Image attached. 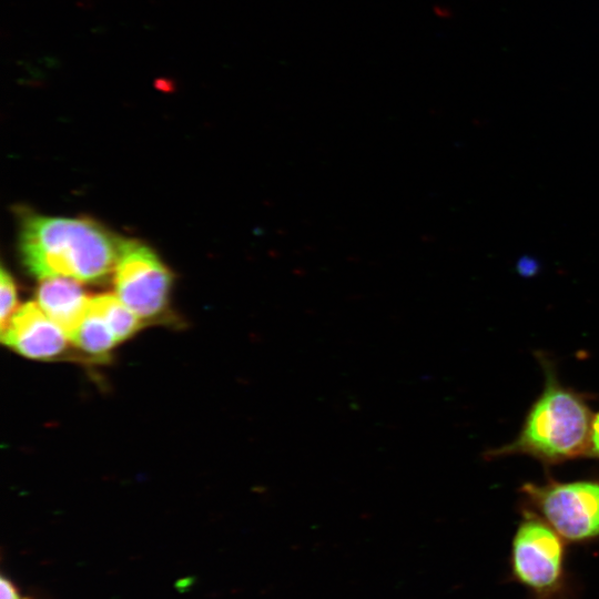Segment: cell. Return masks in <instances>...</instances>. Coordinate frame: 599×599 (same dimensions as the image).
I'll use <instances>...</instances> for the list:
<instances>
[{"mask_svg":"<svg viewBox=\"0 0 599 599\" xmlns=\"http://www.w3.org/2000/svg\"><path fill=\"white\" fill-rule=\"evenodd\" d=\"M122 240L90 220L28 215L19 247L27 271L39 280L99 282L114 271Z\"/></svg>","mask_w":599,"mask_h":599,"instance_id":"obj_1","label":"cell"},{"mask_svg":"<svg viewBox=\"0 0 599 599\" xmlns=\"http://www.w3.org/2000/svg\"><path fill=\"white\" fill-rule=\"evenodd\" d=\"M538 359L545 375L542 392L515 440L487 451L488 459L521 454L556 465L588 456L593 416L586 395L564 386L545 354H538Z\"/></svg>","mask_w":599,"mask_h":599,"instance_id":"obj_2","label":"cell"},{"mask_svg":"<svg viewBox=\"0 0 599 599\" xmlns=\"http://www.w3.org/2000/svg\"><path fill=\"white\" fill-rule=\"evenodd\" d=\"M565 540L528 508L511 541L510 571L532 599H567L568 573Z\"/></svg>","mask_w":599,"mask_h":599,"instance_id":"obj_3","label":"cell"},{"mask_svg":"<svg viewBox=\"0 0 599 599\" xmlns=\"http://www.w3.org/2000/svg\"><path fill=\"white\" fill-rule=\"evenodd\" d=\"M520 491L528 509L566 542L585 544L599 538V479L561 483L549 478L542 484L525 483Z\"/></svg>","mask_w":599,"mask_h":599,"instance_id":"obj_4","label":"cell"},{"mask_svg":"<svg viewBox=\"0 0 599 599\" xmlns=\"http://www.w3.org/2000/svg\"><path fill=\"white\" fill-rule=\"evenodd\" d=\"M173 276L146 245L122 240L114 267L115 295L142 321L158 318L169 303Z\"/></svg>","mask_w":599,"mask_h":599,"instance_id":"obj_5","label":"cell"},{"mask_svg":"<svg viewBox=\"0 0 599 599\" xmlns=\"http://www.w3.org/2000/svg\"><path fill=\"white\" fill-rule=\"evenodd\" d=\"M1 339L18 354L39 361L61 359L70 355L69 348L73 346L65 331L37 302L17 308L1 328Z\"/></svg>","mask_w":599,"mask_h":599,"instance_id":"obj_6","label":"cell"},{"mask_svg":"<svg viewBox=\"0 0 599 599\" xmlns=\"http://www.w3.org/2000/svg\"><path fill=\"white\" fill-rule=\"evenodd\" d=\"M90 298L79 281L67 276L41 280L35 293L38 305L68 336L87 313Z\"/></svg>","mask_w":599,"mask_h":599,"instance_id":"obj_7","label":"cell"},{"mask_svg":"<svg viewBox=\"0 0 599 599\" xmlns=\"http://www.w3.org/2000/svg\"><path fill=\"white\" fill-rule=\"evenodd\" d=\"M69 338L83 358L93 362L105 361L111 349L119 344L106 322L90 307V303L80 323L69 334Z\"/></svg>","mask_w":599,"mask_h":599,"instance_id":"obj_8","label":"cell"},{"mask_svg":"<svg viewBox=\"0 0 599 599\" xmlns=\"http://www.w3.org/2000/svg\"><path fill=\"white\" fill-rule=\"evenodd\" d=\"M90 307L103 317L119 343L142 327L143 321L114 294L92 296Z\"/></svg>","mask_w":599,"mask_h":599,"instance_id":"obj_9","label":"cell"},{"mask_svg":"<svg viewBox=\"0 0 599 599\" xmlns=\"http://www.w3.org/2000/svg\"><path fill=\"white\" fill-rule=\"evenodd\" d=\"M0 322L1 328H3L18 308L16 283L4 267L1 268L0 273Z\"/></svg>","mask_w":599,"mask_h":599,"instance_id":"obj_10","label":"cell"},{"mask_svg":"<svg viewBox=\"0 0 599 599\" xmlns=\"http://www.w3.org/2000/svg\"><path fill=\"white\" fill-rule=\"evenodd\" d=\"M540 270L539 262L531 256H521L516 263V272L524 277H532Z\"/></svg>","mask_w":599,"mask_h":599,"instance_id":"obj_11","label":"cell"},{"mask_svg":"<svg viewBox=\"0 0 599 599\" xmlns=\"http://www.w3.org/2000/svg\"><path fill=\"white\" fill-rule=\"evenodd\" d=\"M588 456L599 458V413L592 417Z\"/></svg>","mask_w":599,"mask_h":599,"instance_id":"obj_12","label":"cell"},{"mask_svg":"<svg viewBox=\"0 0 599 599\" xmlns=\"http://www.w3.org/2000/svg\"><path fill=\"white\" fill-rule=\"evenodd\" d=\"M0 592L1 599H28L27 597H23L17 590L16 586L4 576H1Z\"/></svg>","mask_w":599,"mask_h":599,"instance_id":"obj_13","label":"cell"},{"mask_svg":"<svg viewBox=\"0 0 599 599\" xmlns=\"http://www.w3.org/2000/svg\"><path fill=\"white\" fill-rule=\"evenodd\" d=\"M156 84H158V87H159L160 89H162L163 87H165L166 89H167V88H169V89L171 88L170 82L165 81L164 79H159V80L156 81Z\"/></svg>","mask_w":599,"mask_h":599,"instance_id":"obj_14","label":"cell"}]
</instances>
